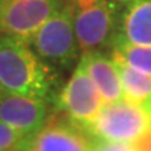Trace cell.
<instances>
[{
    "label": "cell",
    "mask_w": 151,
    "mask_h": 151,
    "mask_svg": "<svg viewBox=\"0 0 151 151\" xmlns=\"http://www.w3.org/2000/svg\"><path fill=\"white\" fill-rule=\"evenodd\" d=\"M0 88L55 104L58 74L31 45L18 38L0 35Z\"/></svg>",
    "instance_id": "1"
},
{
    "label": "cell",
    "mask_w": 151,
    "mask_h": 151,
    "mask_svg": "<svg viewBox=\"0 0 151 151\" xmlns=\"http://www.w3.org/2000/svg\"><path fill=\"white\" fill-rule=\"evenodd\" d=\"M76 7L73 0H67L31 39V48L46 63L70 69L78 58L80 48L74 29Z\"/></svg>",
    "instance_id": "2"
},
{
    "label": "cell",
    "mask_w": 151,
    "mask_h": 151,
    "mask_svg": "<svg viewBox=\"0 0 151 151\" xmlns=\"http://www.w3.org/2000/svg\"><path fill=\"white\" fill-rule=\"evenodd\" d=\"M151 127V115L126 99L104 104L88 133L99 141L133 143Z\"/></svg>",
    "instance_id": "3"
},
{
    "label": "cell",
    "mask_w": 151,
    "mask_h": 151,
    "mask_svg": "<svg viewBox=\"0 0 151 151\" xmlns=\"http://www.w3.org/2000/svg\"><path fill=\"white\" fill-rule=\"evenodd\" d=\"M118 0H101L87 9H78L74 29L81 53L111 48L119 35Z\"/></svg>",
    "instance_id": "4"
},
{
    "label": "cell",
    "mask_w": 151,
    "mask_h": 151,
    "mask_svg": "<svg viewBox=\"0 0 151 151\" xmlns=\"http://www.w3.org/2000/svg\"><path fill=\"white\" fill-rule=\"evenodd\" d=\"M95 144L86 129L55 109L42 129L27 136L16 151H95Z\"/></svg>",
    "instance_id": "5"
},
{
    "label": "cell",
    "mask_w": 151,
    "mask_h": 151,
    "mask_svg": "<svg viewBox=\"0 0 151 151\" xmlns=\"http://www.w3.org/2000/svg\"><path fill=\"white\" fill-rule=\"evenodd\" d=\"M67 0H4L0 4V35L31 42L50 17Z\"/></svg>",
    "instance_id": "6"
},
{
    "label": "cell",
    "mask_w": 151,
    "mask_h": 151,
    "mask_svg": "<svg viewBox=\"0 0 151 151\" xmlns=\"http://www.w3.org/2000/svg\"><path fill=\"white\" fill-rule=\"evenodd\" d=\"M104 99L86 71L77 66L66 84L59 90L55 109L63 112L74 123L88 130L104 106Z\"/></svg>",
    "instance_id": "7"
},
{
    "label": "cell",
    "mask_w": 151,
    "mask_h": 151,
    "mask_svg": "<svg viewBox=\"0 0 151 151\" xmlns=\"http://www.w3.org/2000/svg\"><path fill=\"white\" fill-rule=\"evenodd\" d=\"M50 104L0 88V122L31 136L42 129L50 116Z\"/></svg>",
    "instance_id": "8"
},
{
    "label": "cell",
    "mask_w": 151,
    "mask_h": 151,
    "mask_svg": "<svg viewBox=\"0 0 151 151\" xmlns=\"http://www.w3.org/2000/svg\"><path fill=\"white\" fill-rule=\"evenodd\" d=\"M92 80L102 97L104 102L111 104L123 99V88L120 71L112 58H108L102 50L83 53L78 65Z\"/></svg>",
    "instance_id": "9"
},
{
    "label": "cell",
    "mask_w": 151,
    "mask_h": 151,
    "mask_svg": "<svg viewBox=\"0 0 151 151\" xmlns=\"http://www.w3.org/2000/svg\"><path fill=\"white\" fill-rule=\"evenodd\" d=\"M119 37L139 46H151V0L129 1L120 14Z\"/></svg>",
    "instance_id": "10"
},
{
    "label": "cell",
    "mask_w": 151,
    "mask_h": 151,
    "mask_svg": "<svg viewBox=\"0 0 151 151\" xmlns=\"http://www.w3.org/2000/svg\"><path fill=\"white\" fill-rule=\"evenodd\" d=\"M123 88V99L144 108L151 115V76L126 65H118Z\"/></svg>",
    "instance_id": "11"
},
{
    "label": "cell",
    "mask_w": 151,
    "mask_h": 151,
    "mask_svg": "<svg viewBox=\"0 0 151 151\" xmlns=\"http://www.w3.org/2000/svg\"><path fill=\"white\" fill-rule=\"evenodd\" d=\"M111 58L116 65H126L137 71L151 76V46L133 45L118 35L111 46Z\"/></svg>",
    "instance_id": "12"
},
{
    "label": "cell",
    "mask_w": 151,
    "mask_h": 151,
    "mask_svg": "<svg viewBox=\"0 0 151 151\" xmlns=\"http://www.w3.org/2000/svg\"><path fill=\"white\" fill-rule=\"evenodd\" d=\"M27 136L0 122V151H16Z\"/></svg>",
    "instance_id": "13"
},
{
    "label": "cell",
    "mask_w": 151,
    "mask_h": 151,
    "mask_svg": "<svg viewBox=\"0 0 151 151\" xmlns=\"http://www.w3.org/2000/svg\"><path fill=\"white\" fill-rule=\"evenodd\" d=\"M133 151H151V127L144 134L132 143Z\"/></svg>",
    "instance_id": "14"
},
{
    "label": "cell",
    "mask_w": 151,
    "mask_h": 151,
    "mask_svg": "<svg viewBox=\"0 0 151 151\" xmlns=\"http://www.w3.org/2000/svg\"><path fill=\"white\" fill-rule=\"evenodd\" d=\"M73 1H74V4L77 6L78 9H87V7L95 4V3L101 1V0H73Z\"/></svg>",
    "instance_id": "15"
},
{
    "label": "cell",
    "mask_w": 151,
    "mask_h": 151,
    "mask_svg": "<svg viewBox=\"0 0 151 151\" xmlns=\"http://www.w3.org/2000/svg\"><path fill=\"white\" fill-rule=\"evenodd\" d=\"M118 1H123V3H129V1H133V0H118Z\"/></svg>",
    "instance_id": "16"
},
{
    "label": "cell",
    "mask_w": 151,
    "mask_h": 151,
    "mask_svg": "<svg viewBox=\"0 0 151 151\" xmlns=\"http://www.w3.org/2000/svg\"><path fill=\"white\" fill-rule=\"evenodd\" d=\"M3 1H4V0H0V4H1V3H3Z\"/></svg>",
    "instance_id": "17"
}]
</instances>
